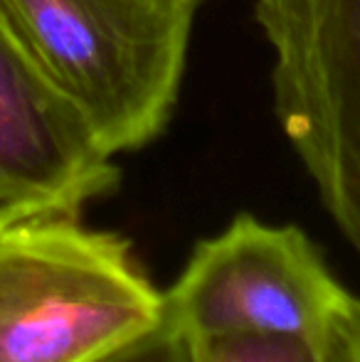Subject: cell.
I'll return each mask as SVG.
<instances>
[{
    "label": "cell",
    "mask_w": 360,
    "mask_h": 362,
    "mask_svg": "<svg viewBox=\"0 0 360 362\" xmlns=\"http://www.w3.org/2000/svg\"><path fill=\"white\" fill-rule=\"evenodd\" d=\"M205 0H0V23L109 156L168 126Z\"/></svg>",
    "instance_id": "6da1fadb"
},
{
    "label": "cell",
    "mask_w": 360,
    "mask_h": 362,
    "mask_svg": "<svg viewBox=\"0 0 360 362\" xmlns=\"http://www.w3.org/2000/svg\"><path fill=\"white\" fill-rule=\"evenodd\" d=\"M166 318L124 237L72 212L0 222V362H94Z\"/></svg>",
    "instance_id": "7a4b0ae2"
},
{
    "label": "cell",
    "mask_w": 360,
    "mask_h": 362,
    "mask_svg": "<svg viewBox=\"0 0 360 362\" xmlns=\"http://www.w3.org/2000/svg\"><path fill=\"white\" fill-rule=\"evenodd\" d=\"M255 13L279 126L360 254V0H257Z\"/></svg>",
    "instance_id": "3957f363"
},
{
    "label": "cell",
    "mask_w": 360,
    "mask_h": 362,
    "mask_svg": "<svg viewBox=\"0 0 360 362\" xmlns=\"http://www.w3.org/2000/svg\"><path fill=\"white\" fill-rule=\"evenodd\" d=\"M166 296L187 335H289L333 343L353 293L306 232L242 212L195 244Z\"/></svg>",
    "instance_id": "277c9868"
},
{
    "label": "cell",
    "mask_w": 360,
    "mask_h": 362,
    "mask_svg": "<svg viewBox=\"0 0 360 362\" xmlns=\"http://www.w3.org/2000/svg\"><path fill=\"white\" fill-rule=\"evenodd\" d=\"M116 185L114 156L0 23V207L79 215Z\"/></svg>",
    "instance_id": "5b68a950"
},
{
    "label": "cell",
    "mask_w": 360,
    "mask_h": 362,
    "mask_svg": "<svg viewBox=\"0 0 360 362\" xmlns=\"http://www.w3.org/2000/svg\"><path fill=\"white\" fill-rule=\"evenodd\" d=\"M190 362H341L336 340L289 335H190Z\"/></svg>",
    "instance_id": "8992f818"
},
{
    "label": "cell",
    "mask_w": 360,
    "mask_h": 362,
    "mask_svg": "<svg viewBox=\"0 0 360 362\" xmlns=\"http://www.w3.org/2000/svg\"><path fill=\"white\" fill-rule=\"evenodd\" d=\"M94 362H190V335L166 315L156 328Z\"/></svg>",
    "instance_id": "52a82bcc"
},
{
    "label": "cell",
    "mask_w": 360,
    "mask_h": 362,
    "mask_svg": "<svg viewBox=\"0 0 360 362\" xmlns=\"http://www.w3.org/2000/svg\"><path fill=\"white\" fill-rule=\"evenodd\" d=\"M336 350L341 362H360V296H353L336 330Z\"/></svg>",
    "instance_id": "ba28073f"
},
{
    "label": "cell",
    "mask_w": 360,
    "mask_h": 362,
    "mask_svg": "<svg viewBox=\"0 0 360 362\" xmlns=\"http://www.w3.org/2000/svg\"><path fill=\"white\" fill-rule=\"evenodd\" d=\"M8 215H18V212H8V210H3V207H0V222H3Z\"/></svg>",
    "instance_id": "9c48e42d"
}]
</instances>
